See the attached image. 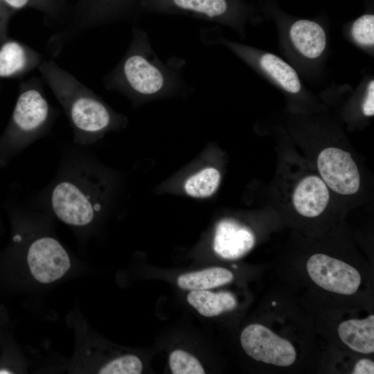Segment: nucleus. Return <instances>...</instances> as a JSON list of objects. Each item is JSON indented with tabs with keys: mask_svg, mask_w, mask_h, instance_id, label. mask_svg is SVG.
Returning a JSON list of instances; mask_svg holds the SVG:
<instances>
[{
	"mask_svg": "<svg viewBox=\"0 0 374 374\" xmlns=\"http://www.w3.org/2000/svg\"><path fill=\"white\" fill-rule=\"evenodd\" d=\"M27 63L24 48L18 42L10 41L0 48V77L5 78L23 70Z\"/></svg>",
	"mask_w": 374,
	"mask_h": 374,
	"instance_id": "18",
	"label": "nucleus"
},
{
	"mask_svg": "<svg viewBox=\"0 0 374 374\" xmlns=\"http://www.w3.org/2000/svg\"><path fill=\"white\" fill-rule=\"evenodd\" d=\"M169 365L174 374H204V369L194 356L182 350H175L169 356Z\"/></svg>",
	"mask_w": 374,
	"mask_h": 374,
	"instance_id": "19",
	"label": "nucleus"
},
{
	"mask_svg": "<svg viewBox=\"0 0 374 374\" xmlns=\"http://www.w3.org/2000/svg\"><path fill=\"white\" fill-rule=\"evenodd\" d=\"M0 373H10V372H8V371H0Z\"/></svg>",
	"mask_w": 374,
	"mask_h": 374,
	"instance_id": "26",
	"label": "nucleus"
},
{
	"mask_svg": "<svg viewBox=\"0 0 374 374\" xmlns=\"http://www.w3.org/2000/svg\"><path fill=\"white\" fill-rule=\"evenodd\" d=\"M290 38L296 49L304 57L315 59L321 55L326 46V35L317 22L300 19L290 27Z\"/></svg>",
	"mask_w": 374,
	"mask_h": 374,
	"instance_id": "11",
	"label": "nucleus"
},
{
	"mask_svg": "<svg viewBox=\"0 0 374 374\" xmlns=\"http://www.w3.org/2000/svg\"><path fill=\"white\" fill-rule=\"evenodd\" d=\"M233 279L231 271L216 267L182 274L178 278L177 284L184 290H206L227 284Z\"/></svg>",
	"mask_w": 374,
	"mask_h": 374,
	"instance_id": "14",
	"label": "nucleus"
},
{
	"mask_svg": "<svg viewBox=\"0 0 374 374\" xmlns=\"http://www.w3.org/2000/svg\"><path fill=\"white\" fill-rule=\"evenodd\" d=\"M55 90L73 127L77 143H91L114 125V117L109 109L91 93L70 87Z\"/></svg>",
	"mask_w": 374,
	"mask_h": 374,
	"instance_id": "4",
	"label": "nucleus"
},
{
	"mask_svg": "<svg viewBox=\"0 0 374 374\" xmlns=\"http://www.w3.org/2000/svg\"><path fill=\"white\" fill-rule=\"evenodd\" d=\"M319 172L327 186L340 195L356 193L360 186V175L350 153L330 147L317 157Z\"/></svg>",
	"mask_w": 374,
	"mask_h": 374,
	"instance_id": "7",
	"label": "nucleus"
},
{
	"mask_svg": "<svg viewBox=\"0 0 374 374\" xmlns=\"http://www.w3.org/2000/svg\"><path fill=\"white\" fill-rule=\"evenodd\" d=\"M187 301L202 316L211 317L230 311L237 305V301L231 292L214 293L206 290H191Z\"/></svg>",
	"mask_w": 374,
	"mask_h": 374,
	"instance_id": "13",
	"label": "nucleus"
},
{
	"mask_svg": "<svg viewBox=\"0 0 374 374\" xmlns=\"http://www.w3.org/2000/svg\"><path fill=\"white\" fill-rule=\"evenodd\" d=\"M355 40L362 46H371L374 44V15H364L359 17L352 26Z\"/></svg>",
	"mask_w": 374,
	"mask_h": 374,
	"instance_id": "21",
	"label": "nucleus"
},
{
	"mask_svg": "<svg viewBox=\"0 0 374 374\" xmlns=\"http://www.w3.org/2000/svg\"><path fill=\"white\" fill-rule=\"evenodd\" d=\"M50 108L44 96L35 89H28L19 96L10 125L0 140L3 159L14 156L39 137L46 127Z\"/></svg>",
	"mask_w": 374,
	"mask_h": 374,
	"instance_id": "3",
	"label": "nucleus"
},
{
	"mask_svg": "<svg viewBox=\"0 0 374 374\" xmlns=\"http://www.w3.org/2000/svg\"><path fill=\"white\" fill-rule=\"evenodd\" d=\"M258 63L262 69L285 91L296 93L301 90V84L297 73L280 57L267 53L260 56Z\"/></svg>",
	"mask_w": 374,
	"mask_h": 374,
	"instance_id": "15",
	"label": "nucleus"
},
{
	"mask_svg": "<svg viewBox=\"0 0 374 374\" xmlns=\"http://www.w3.org/2000/svg\"><path fill=\"white\" fill-rule=\"evenodd\" d=\"M245 353L256 361L278 366L292 365L296 357L294 346L263 325L247 326L240 335Z\"/></svg>",
	"mask_w": 374,
	"mask_h": 374,
	"instance_id": "5",
	"label": "nucleus"
},
{
	"mask_svg": "<svg viewBox=\"0 0 374 374\" xmlns=\"http://www.w3.org/2000/svg\"><path fill=\"white\" fill-rule=\"evenodd\" d=\"M221 181L217 169L207 167L189 177L184 184L187 195L196 198H206L217 190Z\"/></svg>",
	"mask_w": 374,
	"mask_h": 374,
	"instance_id": "16",
	"label": "nucleus"
},
{
	"mask_svg": "<svg viewBox=\"0 0 374 374\" xmlns=\"http://www.w3.org/2000/svg\"><path fill=\"white\" fill-rule=\"evenodd\" d=\"M185 64L177 57L162 61L152 48L147 33L135 29L130 48L112 75L111 87L141 99L177 93L188 87L181 73Z\"/></svg>",
	"mask_w": 374,
	"mask_h": 374,
	"instance_id": "1",
	"label": "nucleus"
},
{
	"mask_svg": "<svg viewBox=\"0 0 374 374\" xmlns=\"http://www.w3.org/2000/svg\"><path fill=\"white\" fill-rule=\"evenodd\" d=\"M27 261L32 275L43 283L61 278L70 267L66 250L55 239L42 237L30 244Z\"/></svg>",
	"mask_w": 374,
	"mask_h": 374,
	"instance_id": "8",
	"label": "nucleus"
},
{
	"mask_svg": "<svg viewBox=\"0 0 374 374\" xmlns=\"http://www.w3.org/2000/svg\"><path fill=\"white\" fill-rule=\"evenodd\" d=\"M100 181L86 162L68 168L50 190L48 204L52 211L67 224L88 225L103 206Z\"/></svg>",
	"mask_w": 374,
	"mask_h": 374,
	"instance_id": "2",
	"label": "nucleus"
},
{
	"mask_svg": "<svg viewBox=\"0 0 374 374\" xmlns=\"http://www.w3.org/2000/svg\"><path fill=\"white\" fill-rule=\"evenodd\" d=\"M362 111L365 116H371L374 114V82L371 81L367 87L366 95L363 103Z\"/></svg>",
	"mask_w": 374,
	"mask_h": 374,
	"instance_id": "23",
	"label": "nucleus"
},
{
	"mask_svg": "<svg viewBox=\"0 0 374 374\" xmlns=\"http://www.w3.org/2000/svg\"><path fill=\"white\" fill-rule=\"evenodd\" d=\"M143 365L135 355H128L112 360L103 367L100 374H139Z\"/></svg>",
	"mask_w": 374,
	"mask_h": 374,
	"instance_id": "20",
	"label": "nucleus"
},
{
	"mask_svg": "<svg viewBox=\"0 0 374 374\" xmlns=\"http://www.w3.org/2000/svg\"><path fill=\"white\" fill-rule=\"evenodd\" d=\"M6 9L8 8L5 6L2 0H0V18H2L4 15Z\"/></svg>",
	"mask_w": 374,
	"mask_h": 374,
	"instance_id": "25",
	"label": "nucleus"
},
{
	"mask_svg": "<svg viewBox=\"0 0 374 374\" xmlns=\"http://www.w3.org/2000/svg\"><path fill=\"white\" fill-rule=\"evenodd\" d=\"M306 268L317 285L332 292L350 295L357 292L361 283L360 274L355 267L323 253L310 256Z\"/></svg>",
	"mask_w": 374,
	"mask_h": 374,
	"instance_id": "6",
	"label": "nucleus"
},
{
	"mask_svg": "<svg viewBox=\"0 0 374 374\" xmlns=\"http://www.w3.org/2000/svg\"><path fill=\"white\" fill-rule=\"evenodd\" d=\"M329 198V190L323 179L315 175H309L302 179L296 186L292 202L300 215L314 217L323 212Z\"/></svg>",
	"mask_w": 374,
	"mask_h": 374,
	"instance_id": "10",
	"label": "nucleus"
},
{
	"mask_svg": "<svg viewBox=\"0 0 374 374\" xmlns=\"http://www.w3.org/2000/svg\"><path fill=\"white\" fill-rule=\"evenodd\" d=\"M254 244L253 232L235 221L224 220L217 224L213 247L220 257L228 260L241 258Z\"/></svg>",
	"mask_w": 374,
	"mask_h": 374,
	"instance_id": "9",
	"label": "nucleus"
},
{
	"mask_svg": "<svg viewBox=\"0 0 374 374\" xmlns=\"http://www.w3.org/2000/svg\"><path fill=\"white\" fill-rule=\"evenodd\" d=\"M176 9L208 18L218 19L228 10L226 0H169Z\"/></svg>",
	"mask_w": 374,
	"mask_h": 374,
	"instance_id": "17",
	"label": "nucleus"
},
{
	"mask_svg": "<svg viewBox=\"0 0 374 374\" xmlns=\"http://www.w3.org/2000/svg\"><path fill=\"white\" fill-rule=\"evenodd\" d=\"M354 374H373L374 363L368 359H362L359 360L353 369Z\"/></svg>",
	"mask_w": 374,
	"mask_h": 374,
	"instance_id": "24",
	"label": "nucleus"
},
{
	"mask_svg": "<svg viewBox=\"0 0 374 374\" xmlns=\"http://www.w3.org/2000/svg\"><path fill=\"white\" fill-rule=\"evenodd\" d=\"M339 338L350 349L360 353L374 352V316L362 319H349L337 328Z\"/></svg>",
	"mask_w": 374,
	"mask_h": 374,
	"instance_id": "12",
	"label": "nucleus"
},
{
	"mask_svg": "<svg viewBox=\"0 0 374 374\" xmlns=\"http://www.w3.org/2000/svg\"><path fill=\"white\" fill-rule=\"evenodd\" d=\"M8 9L19 10L26 7L35 6L46 8L52 0H2Z\"/></svg>",
	"mask_w": 374,
	"mask_h": 374,
	"instance_id": "22",
	"label": "nucleus"
}]
</instances>
